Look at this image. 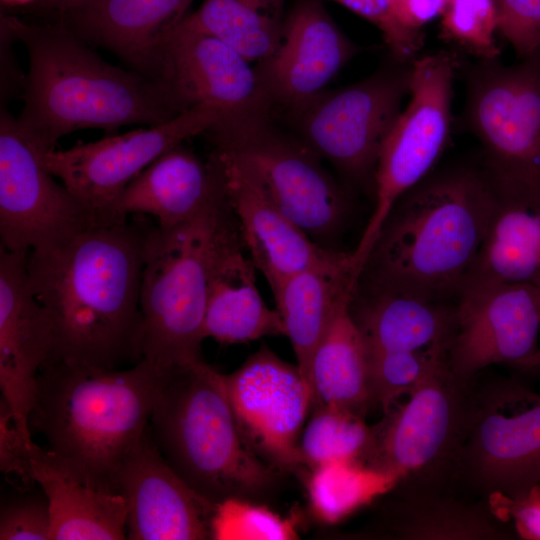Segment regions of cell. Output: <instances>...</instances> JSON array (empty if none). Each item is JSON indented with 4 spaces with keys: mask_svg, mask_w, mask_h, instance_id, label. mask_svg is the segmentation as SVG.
Wrapping results in <instances>:
<instances>
[{
    "mask_svg": "<svg viewBox=\"0 0 540 540\" xmlns=\"http://www.w3.org/2000/svg\"><path fill=\"white\" fill-rule=\"evenodd\" d=\"M147 218L98 222L27 253L31 289L52 325L49 361L116 369L142 360L140 295L153 226Z\"/></svg>",
    "mask_w": 540,
    "mask_h": 540,
    "instance_id": "6da1fadb",
    "label": "cell"
},
{
    "mask_svg": "<svg viewBox=\"0 0 540 540\" xmlns=\"http://www.w3.org/2000/svg\"><path fill=\"white\" fill-rule=\"evenodd\" d=\"M1 27L28 54L17 123L45 151L80 129L113 134L123 126H155L180 114L157 81L106 62L65 22L38 25L1 16Z\"/></svg>",
    "mask_w": 540,
    "mask_h": 540,
    "instance_id": "7a4b0ae2",
    "label": "cell"
},
{
    "mask_svg": "<svg viewBox=\"0 0 540 540\" xmlns=\"http://www.w3.org/2000/svg\"><path fill=\"white\" fill-rule=\"evenodd\" d=\"M496 193L485 172L429 174L384 219L357 284L455 301L485 238Z\"/></svg>",
    "mask_w": 540,
    "mask_h": 540,
    "instance_id": "3957f363",
    "label": "cell"
},
{
    "mask_svg": "<svg viewBox=\"0 0 540 540\" xmlns=\"http://www.w3.org/2000/svg\"><path fill=\"white\" fill-rule=\"evenodd\" d=\"M167 372L144 359L124 370L49 361L37 375L30 432L43 436L51 451L116 485Z\"/></svg>",
    "mask_w": 540,
    "mask_h": 540,
    "instance_id": "277c9868",
    "label": "cell"
},
{
    "mask_svg": "<svg viewBox=\"0 0 540 540\" xmlns=\"http://www.w3.org/2000/svg\"><path fill=\"white\" fill-rule=\"evenodd\" d=\"M149 426L171 468L214 504L262 498L276 483L277 470L243 441L222 374L203 360L164 375Z\"/></svg>",
    "mask_w": 540,
    "mask_h": 540,
    "instance_id": "5b68a950",
    "label": "cell"
},
{
    "mask_svg": "<svg viewBox=\"0 0 540 540\" xmlns=\"http://www.w3.org/2000/svg\"><path fill=\"white\" fill-rule=\"evenodd\" d=\"M232 217L225 191L187 222L150 229L140 295V353L163 371L202 360L210 263Z\"/></svg>",
    "mask_w": 540,
    "mask_h": 540,
    "instance_id": "8992f818",
    "label": "cell"
},
{
    "mask_svg": "<svg viewBox=\"0 0 540 540\" xmlns=\"http://www.w3.org/2000/svg\"><path fill=\"white\" fill-rule=\"evenodd\" d=\"M472 381L438 361L410 399L373 426L365 464L396 475L400 497L446 492L466 421Z\"/></svg>",
    "mask_w": 540,
    "mask_h": 540,
    "instance_id": "52a82bcc",
    "label": "cell"
},
{
    "mask_svg": "<svg viewBox=\"0 0 540 540\" xmlns=\"http://www.w3.org/2000/svg\"><path fill=\"white\" fill-rule=\"evenodd\" d=\"M467 119L496 193L540 203V49L513 66L496 59L473 66Z\"/></svg>",
    "mask_w": 540,
    "mask_h": 540,
    "instance_id": "ba28073f",
    "label": "cell"
},
{
    "mask_svg": "<svg viewBox=\"0 0 540 540\" xmlns=\"http://www.w3.org/2000/svg\"><path fill=\"white\" fill-rule=\"evenodd\" d=\"M206 134L213 151L243 167L311 239L341 250L336 244L349 221V196L301 140L278 131L269 119Z\"/></svg>",
    "mask_w": 540,
    "mask_h": 540,
    "instance_id": "9c48e42d",
    "label": "cell"
},
{
    "mask_svg": "<svg viewBox=\"0 0 540 540\" xmlns=\"http://www.w3.org/2000/svg\"><path fill=\"white\" fill-rule=\"evenodd\" d=\"M486 500L525 496L540 482V394L511 379L472 382L452 483Z\"/></svg>",
    "mask_w": 540,
    "mask_h": 540,
    "instance_id": "30bf717a",
    "label": "cell"
},
{
    "mask_svg": "<svg viewBox=\"0 0 540 540\" xmlns=\"http://www.w3.org/2000/svg\"><path fill=\"white\" fill-rule=\"evenodd\" d=\"M457 68L456 56L448 51L412 61L410 100L381 145L374 175L373 211L352 251L356 276L393 205L430 174L447 144Z\"/></svg>",
    "mask_w": 540,
    "mask_h": 540,
    "instance_id": "8fae6325",
    "label": "cell"
},
{
    "mask_svg": "<svg viewBox=\"0 0 540 540\" xmlns=\"http://www.w3.org/2000/svg\"><path fill=\"white\" fill-rule=\"evenodd\" d=\"M412 63L325 91L290 117L301 140L354 185L374 188L381 145L410 92Z\"/></svg>",
    "mask_w": 540,
    "mask_h": 540,
    "instance_id": "7c38bea8",
    "label": "cell"
},
{
    "mask_svg": "<svg viewBox=\"0 0 540 540\" xmlns=\"http://www.w3.org/2000/svg\"><path fill=\"white\" fill-rule=\"evenodd\" d=\"M179 113L199 105L222 112L227 129L270 119L256 68L215 35L184 17L164 38L152 77Z\"/></svg>",
    "mask_w": 540,
    "mask_h": 540,
    "instance_id": "4fadbf2b",
    "label": "cell"
},
{
    "mask_svg": "<svg viewBox=\"0 0 540 540\" xmlns=\"http://www.w3.org/2000/svg\"><path fill=\"white\" fill-rule=\"evenodd\" d=\"M222 119L219 109L199 105L159 125L106 134L88 143L79 141L65 150L52 149L43 154L42 161L99 222L112 221L113 206L145 168L183 141L205 134Z\"/></svg>",
    "mask_w": 540,
    "mask_h": 540,
    "instance_id": "5bb4252c",
    "label": "cell"
},
{
    "mask_svg": "<svg viewBox=\"0 0 540 540\" xmlns=\"http://www.w3.org/2000/svg\"><path fill=\"white\" fill-rule=\"evenodd\" d=\"M47 152L20 129L17 119L0 113L1 247L25 253L60 243L98 219L42 161Z\"/></svg>",
    "mask_w": 540,
    "mask_h": 540,
    "instance_id": "9a60e30c",
    "label": "cell"
},
{
    "mask_svg": "<svg viewBox=\"0 0 540 540\" xmlns=\"http://www.w3.org/2000/svg\"><path fill=\"white\" fill-rule=\"evenodd\" d=\"M222 378L247 447L276 470L304 465L299 443L313 391L299 367L262 346Z\"/></svg>",
    "mask_w": 540,
    "mask_h": 540,
    "instance_id": "2e32d148",
    "label": "cell"
},
{
    "mask_svg": "<svg viewBox=\"0 0 540 540\" xmlns=\"http://www.w3.org/2000/svg\"><path fill=\"white\" fill-rule=\"evenodd\" d=\"M539 328L540 285L466 281L455 299L448 364L465 381L492 364L516 366L536 351Z\"/></svg>",
    "mask_w": 540,
    "mask_h": 540,
    "instance_id": "e0dca14e",
    "label": "cell"
},
{
    "mask_svg": "<svg viewBox=\"0 0 540 540\" xmlns=\"http://www.w3.org/2000/svg\"><path fill=\"white\" fill-rule=\"evenodd\" d=\"M356 52L322 0H296L274 52L255 66L271 112L302 111Z\"/></svg>",
    "mask_w": 540,
    "mask_h": 540,
    "instance_id": "ac0fdd59",
    "label": "cell"
},
{
    "mask_svg": "<svg viewBox=\"0 0 540 540\" xmlns=\"http://www.w3.org/2000/svg\"><path fill=\"white\" fill-rule=\"evenodd\" d=\"M127 505V538H212L217 504L194 491L167 463L146 427L115 478Z\"/></svg>",
    "mask_w": 540,
    "mask_h": 540,
    "instance_id": "d6986e66",
    "label": "cell"
},
{
    "mask_svg": "<svg viewBox=\"0 0 540 540\" xmlns=\"http://www.w3.org/2000/svg\"><path fill=\"white\" fill-rule=\"evenodd\" d=\"M226 196L246 252L270 289L287 277L310 269L353 271L352 252L322 247L269 200L239 164L216 152ZM355 277V276H354Z\"/></svg>",
    "mask_w": 540,
    "mask_h": 540,
    "instance_id": "ffe728a7",
    "label": "cell"
},
{
    "mask_svg": "<svg viewBox=\"0 0 540 540\" xmlns=\"http://www.w3.org/2000/svg\"><path fill=\"white\" fill-rule=\"evenodd\" d=\"M26 257L0 247V388L19 430L32 442L28 418L37 375L52 356L53 331L31 289Z\"/></svg>",
    "mask_w": 540,
    "mask_h": 540,
    "instance_id": "44dd1931",
    "label": "cell"
},
{
    "mask_svg": "<svg viewBox=\"0 0 540 540\" xmlns=\"http://www.w3.org/2000/svg\"><path fill=\"white\" fill-rule=\"evenodd\" d=\"M31 475L50 507L52 540L127 538V505L118 487L35 442Z\"/></svg>",
    "mask_w": 540,
    "mask_h": 540,
    "instance_id": "7402d4cb",
    "label": "cell"
},
{
    "mask_svg": "<svg viewBox=\"0 0 540 540\" xmlns=\"http://www.w3.org/2000/svg\"><path fill=\"white\" fill-rule=\"evenodd\" d=\"M225 192L216 157L203 161L183 145L169 149L145 168L124 190L111 220L144 215L160 229H170L195 217Z\"/></svg>",
    "mask_w": 540,
    "mask_h": 540,
    "instance_id": "603a6c76",
    "label": "cell"
},
{
    "mask_svg": "<svg viewBox=\"0 0 540 540\" xmlns=\"http://www.w3.org/2000/svg\"><path fill=\"white\" fill-rule=\"evenodd\" d=\"M245 251L233 216L220 233L210 263L205 338L238 344L285 335L279 312L268 308L258 291L257 269Z\"/></svg>",
    "mask_w": 540,
    "mask_h": 540,
    "instance_id": "cb8c5ba5",
    "label": "cell"
},
{
    "mask_svg": "<svg viewBox=\"0 0 540 540\" xmlns=\"http://www.w3.org/2000/svg\"><path fill=\"white\" fill-rule=\"evenodd\" d=\"M193 0H91L67 13L87 43L105 48L151 78L160 46ZM152 79V78H151Z\"/></svg>",
    "mask_w": 540,
    "mask_h": 540,
    "instance_id": "d4e9b609",
    "label": "cell"
},
{
    "mask_svg": "<svg viewBox=\"0 0 540 540\" xmlns=\"http://www.w3.org/2000/svg\"><path fill=\"white\" fill-rule=\"evenodd\" d=\"M349 311L369 350H449L455 301H435L355 284Z\"/></svg>",
    "mask_w": 540,
    "mask_h": 540,
    "instance_id": "484cf974",
    "label": "cell"
},
{
    "mask_svg": "<svg viewBox=\"0 0 540 540\" xmlns=\"http://www.w3.org/2000/svg\"><path fill=\"white\" fill-rule=\"evenodd\" d=\"M350 298L336 309L313 354L310 372L313 407H337L364 417L373 405L369 350L350 314Z\"/></svg>",
    "mask_w": 540,
    "mask_h": 540,
    "instance_id": "4316f807",
    "label": "cell"
},
{
    "mask_svg": "<svg viewBox=\"0 0 540 540\" xmlns=\"http://www.w3.org/2000/svg\"><path fill=\"white\" fill-rule=\"evenodd\" d=\"M355 284L350 268L310 269L287 277L271 290L297 366L310 386L315 349L336 309L351 296Z\"/></svg>",
    "mask_w": 540,
    "mask_h": 540,
    "instance_id": "83f0119b",
    "label": "cell"
},
{
    "mask_svg": "<svg viewBox=\"0 0 540 540\" xmlns=\"http://www.w3.org/2000/svg\"><path fill=\"white\" fill-rule=\"evenodd\" d=\"M466 281L540 285V203L496 193L485 238Z\"/></svg>",
    "mask_w": 540,
    "mask_h": 540,
    "instance_id": "f1b7e54d",
    "label": "cell"
},
{
    "mask_svg": "<svg viewBox=\"0 0 540 540\" xmlns=\"http://www.w3.org/2000/svg\"><path fill=\"white\" fill-rule=\"evenodd\" d=\"M388 516L387 530L408 540H496L508 532L486 500L471 503L446 492L400 497Z\"/></svg>",
    "mask_w": 540,
    "mask_h": 540,
    "instance_id": "f546056e",
    "label": "cell"
},
{
    "mask_svg": "<svg viewBox=\"0 0 540 540\" xmlns=\"http://www.w3.org/2000/svg\"><path fill=\"white\" fill-rule=\"evenodd\" d=\"M287 0H203L188 18L225 41L251 63H260L277 47Z\"/></svg>",
    "mask_w": 540,
    "mask_h": 540,
    "instance_id": "4dcf8cb0",
    "label": "cell"
},
{
    "mask_svg": "<svg viewBox=\"0 0 540 540\" xmlns=\"http://www.w3.org/2000/svg\"><path fill=\"white\" fill-rule=\"evenodd\" d=\"M399 478L359 461H334L312 470L308 494L315 515L336 523L392 491Z\"/></svg>",
    "mask_w": 540,
    "mask_h": 540,
    "instance_id": "1f68e13d",
    "label": "cell"
},
{
    "mask_svg": "<svg viewBox=\"0 0 540 540\" xmlns=\"http://www.w3.org/2000/svg\"><path fill=\"white\" fill-rule=\"evenodd\" d=\"M314 408L300 437L303 464L311 470L334 461L365 464L373 445L374 430L364 422V417L337 407Z\"/></svg>",
    "mask_w": 540,
    "mask_h": 540,
    "instance_id": "d6a6232c",
    "label": "cell"
},
{
    "mask_svg": "<svg viewBox=\"0 0 540 540\" xmlns=\"http://www.w3.org/2000/svg\"><path fill=\"white\" fill-rule=\"evenodd\" d=\"M445 357L447 350L442 348L418 351L369 350V382L373 405L379 404L384 413L388 412L397 398L415 390L435 364Z\"/></svg>",
    "mask_w": 540,
    "mask_h": 540,
    "instance_id": "836d02e7",
    "label": "cell"
},
{
    "mask_svg": "<svg viewBox=\"0 0 540 540\" xmlns=\"http://www.w3.org/2000/svg\"><path fill=\"white\" fill-rule=\"evenodd\" d=\"M441 32L481 60L496 59L498 28L494 0H449L441 15Z\"/></svg>",
    "mask_w": 540,
    "mask_h": 540,
    "instance_id": "e575fe53",
    "label": "cell"
},
{
    "mask_svg": "<svg viewBox=\"0 0 540 540\" xmlns=\"http://www.w3.org/2000/svg\"><path fill=\"white\" fill-rule=\"evenodd\" d=\"M297 536L292 520L246 499L217 504L212 521V539L288 540Z\"/></svg>",
    "mask_w": 540,
    "mask_h": 540,
    "instance_id": "d590c367",
    "label": "cell"
},
{
    "mask_svg": "<svg viewBox=\"0 0 540 540\" xmlns=\"http://www.w3.org/2000/svg\"><path fill=\"white\" fill-rule=\"evenodd\" d=\"M31 488L19 489L18 495L2 501L1 540H52L48 499L40 487L39 492H32Z\"/></svg>",
    "mask_w": 540,
    "mask_h": 540,
    "instance_id": "8d00e7d4",
    "label": "cell"
},
{
    "mask_svg": "<svg viewBox=\"0 0 540 540\" xmlns=\"http://www.w3.org/2000/svg\"><path fill=\"white\" fill-rule=\"evenodd\" d=\"M372 23L399 62H408L422 47V32L411 31L397 20L392 0H335Z\"/></svg>",
    "mask_w": 540,
    "mask_h": 540,
    "instance_id": "74e56055",
    "label": "cell"
},
{
    "mask_svg": "<svg viewBox=\"0 0 540 540\" xmlns=\"http://www.w3.org/2000/svg\"><path fill=\"white\" fill-rule=\"evenodd\" d=\"M498 28L516 53L526 58L540 49V0H494Z\"/></svg>",
    "mask_w": 540,
    "mask_h": 540,
    "instance_id": "f35d334b",
    "label": "cell"
},
{
    "mask_svg": "<svg viewBox=\"0 0 540 540\" xmlns=\"http://www.w3.org/2000/svg\"><path fill=\"white\" fill-rule=\"evenodd\" d=\"M28 442L19 430L13 412L1 397L0 401V468L18 489H28L36 483L31 475Z\"/></svg>",
    "mask_w": 540,
    "mask_h": 540,
    "instance_id": "ab89813d",
    "label": "cell"
},
{
    "mask_svg": "<svg viewBox=\"0 0 540 540\" xmlns=\"http://www.w3.org/2000/svg\"><path fill=\"white\" fill-rule=\"evenodd\" d=\"M491 511L503 522L512 520L518 536L526 540H540V485H535L521 498L501 494L486 499Z\"/></svg>",
    "mask_w": 540,
    "mask_h": 540,
    "instance_id": "60d3db41",
    "label": "cell"
},
{
    "mask_svg": "<svg viewBox=\"0 0 540 540\" xmlns=\"http://www.w3.org/2000/svg\"><path fill=\"white\" fill-rule=\"evenodd\" d=\"M449 0H392L394 14L408 30L420 32L421 28L441 16Z\"/></svg>",
    "mask_w": 540,
    "mask_h": 540,
    "instance_id": "b9f144b4",
    "label": "cell"
},
{
    "mask_svg": "<svg viewBox=\"0 0 540 540\" xmlns=\"http://www.w3.org/2000/svg\"><path fill=\"white\" fill-rule=\"evenodd\" d=\"M90 1L91 0H41V3L49 8L67 14L85 6Z\"/></svg>",
    "mask_w": 540,
    "mask_h": 540,
    "instance_id": "7bdbcfd3",
    "label": "cell"
},
{
    "mask_svg": "<svg viewBox=\"0 0 540 540\" xmlns=\"http://www.w3.org/2000/svg\"><path fill=\"white\" fill-rule=\"evenodd\" d=\"M516 366L525 370L540 367V348H537L532 355L519 362Z\"/></svg>",
    "mask_w": 540,
    "mask_h": 540,
    "instance_id": "ee69618b",
    "label": "cell"
},
{
    "mask_svg": "<svg viewBox=\"0 0 540 540\" xmlns=\"http://www.w3.org/2000/svg\"><path fill=\"white\" fill-rule=\"evenodd\" d=\"M36 0H1V3L5 6L15 7V6H22L27 5Z\"/></svg>",
    "mask_w": 540,
    "mask_h": 540,
    "instance_id": "f6af8a7d",
    "label": "cell"
}]
</instances>
